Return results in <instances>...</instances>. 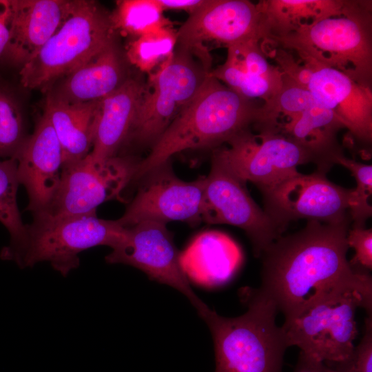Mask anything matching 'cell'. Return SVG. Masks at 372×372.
Segmentation results:
<instances>
[{
    "label": "cell",
    "instance_id": "30bf717a",
    "mask_svg": "<svg viewBox=\"0 0 372 372\" xmlns=\"http://www.w3.org/2000/svg\"><path fill=\"white\" fill-rule=\"evenodd\" d=\"M212 154L223 161L242 181L255 184L261 192L296 174L298 167L313 163L311 156L280 133L254 134L245 130Z\"/></svg>",
    "mask_w": 372,
    "mask_h": 372
},
{
    "label": "cell",
    "instance_id": "52a82bcc",
    "mask_svg": "<svg viewBox=\"0 0 372 372\" xmlns=\"http://www.w3.org/2000/svg\"><path fill=\"white\" fill-rule=\"evenodd\" d=\"M125 230L116 220L102 219L96 214L34 215L32 223L27 225L25 244L14 262L21 268L48 262L65 276L79 266L80 253L96 246L112 249Z\"/></svg>",
    "mask_w": 372,
    "mask_h": 372
},
{
    "label": "cell",
    "instance_id": "f546056e",
    "mask_svg": "<svg viewBox=\"0 0 372 372\" xmlns=\"http://www.w3.org/2000/svg\"><path fill=\"white\" fill-rule=\"evenodd\" d=\"M336 164L349 170L356 182L355 187L350 189L348 198L352 227H365L366 221L372 216L369 200L372 194V166L349 159L344 155L337 158Z\"/></svg>",
    "mask_w": 372,
    "mask_h": 372
},
{
    "label": "cell",
    "instance_id": "f1b7e54d",
    "mask_svg": "<svg viewBox=\"0 0 372 372\" xmlns=\"http://www.w3.org/2000/svg\"><path fill=\"white\" fill-rule=\"evenodd\" d=\"M28 136L19 98L8 85L0 83V160L14 158Z\"/></svg>",
    "mask_w": 372,
    "mask_h": 372
},
{
    "label": "cell",
    "instance_id": "5b68a950",
    "mask_svg": "<svg viewBox=\"0 0 372 372\" xmlns=\"http://www.w3.org/2000/svg\"><path fill=\"white\" fill-rule=\"evenodd\" d=\"M116 35L110 12L99 3L75 0L63 23L19 70L21 84L46 93L56 81L89 61Z\"/></svg>",
    "mask_w": 372,
    "mask_h": 372
},
{
    "label": "cell",
    "instance_id": "ac0fdd59",
    "mask_svg": "<svg viewBox=\"0 0 372 372\" xmlns=\"http://www.w3.org/2000/svg\"><path fill=\"white\" fill-rule=\"evenodd\" d=\"M75 0H11L10 39L0 64L19 70L54 34Z\"/></svg>",
    "mask_w": 372,
    "mask_h": 372
},
{
    "label": "cell",
    "instance_id": "5bb4252c",
    "mask_svg": "<svg viewBox=\"0 0 372 372\" xmlns=\"http://www.w3.org/2000/svg\"><path fill=\"white\" fill-rule=\"evenodd\" d=\"M105 260L136 267L151 280L176 289L188 298L198 314L208 307L192 289L180 266V251L165 224L143 221L125 227L122 238Z\"/></svg>",
    "mask_w": 372,
    "mask_h": 372
},
{
    "label": "cell",
    "instance_id": "4dcf8cb0",
    "mask_svg": "<svg viewBox=\"0 0 372 372\" xmlns=\"http://www.w3.org/2000/svg\"><path fill=\"white\" fill-rule=\"evenodd\" d=\"M324 363L335 372H372V316L365 318L362 339L347 358Z\"/></svg>",
    "mask_w": 372,
    "mask_h": 372
},
{
    "label": "cell",
    "instance_id": "ffe728a7",
    "mask_svg": "<svg viewBox=\"0 0 372 372\" xmlns=\"http://www.w3.org/2000/svg\"><path fill=\"white\" fill-rule=\"evenodd\" d=\"M127 63L115 38L86 63L56 81L46 96L70 104L101 100L131 76Z\"/></svg>",
    "mask_w": 372,
    "mask_h": 372
},
{
    "label": "cell",
    "instance_id": "9a60e30c",
    "mask_svg": "<svg viewBox=\"0 0 372 372\" xmlns=\"http://www.w3.org/2000/svg\"><path fill=\"white\" fill-rule=\"evenodd\" d=\"M261 16L247 0H205L177 30V45L211 60L207 43L226 47L240 41L261 40Z\"/></svg>",
    "mask_w": 372,
    "mask_h": 372
},
{
    "label": "cell",
    "instance_id": "7c38bea8",
    "mask_svg": "<svg viewBox=\"0 0 372 372\" xmlns=\"http://www.w3.org/2000/svg\"><path fill=\"white\" fill-rule=\"evenodd\" d=\"M349 191L330 181L324 173L298 172L262 192L263 210L281 234L298 219L338 223L350 218Z\"/></svg>",
    "mask_w": 372,
    "mask_h": 372
},
{
    "label": "cell",
    "instance_id": "7a4b0ae2",
    "mask_svg": "<svg viewBox=\"0 0 372 372\" xmlns=\"http://www.w3.org/2000/svg\"><path fill=\"white\" fill-rule=\"evenodd\" d=\"M261 105L238 95L209 74L202 86L138 161L132 185L147 172L185 150L226 144L259 119Z\"/></svg>",
    "mask_w": 372,
    "mask_h": 372
},
{
    "label": "cell",
    "instance_id": "3957f363",
    "mask_svg": "<svg viewBox=\"0 0 372 372\" xmlns=\"http://www.w3.org/2000/svg\"><path fill=\"white\" fill-rule=\"evenodd\" d=\"M239 293L247 307L243 314L224 317L208 307L199 315L212 335L215 372H283L289 346L285 330L276 324L277 309L253 288H242Z\"/></svg>",
    "mask_w": 372,
    "mask_h": 372
},
{
    "label": "cell",
    "instance_id": "9c48e42d",
    "mask_svg": "<svg viewBox=\"0 0 372 372\" xmlns=\"http://www.w3.org/2000/svg\"><path fill=\"white\" fill-rule=\"evenodd\" d=\"M141 158L117 156L103 162L83 160L63 167L58 189L47 210L39 214L68 216L96 214L101 204L123 200ZM38 215V214H36Z\"/></svg>",
    "mask_w": 372,
    "mask_h": 372
},
{
    "label": "cell",
    "instance_id": "d4e9b609",
    "mask_svg": "<svg viewBox=\"0 0 372 372\" xmlns=\"http://www.w3.org/2000/svg\"><path fill=\"white\" fill-rule=\"evenodd\" d=\"M349 0H262L256 3L261 16V41L291 34L324 18L342 14Z\"/></svg>",
    "mask_w": 372,
    "mask_h": 372
},
{
    "label": "cell",
    "instance_id": "e0dca14e",
    "mask_svg": "<svg viewBox=\"0 0 372 372\" xmlns=\"http://www.w3.org/2000/svg\"><path fill=\"white\" fill-rule=\"evenodd\" d=\"M14 158L19 183L28 196L26 210L32 216L45 212L60 183L63 156L58 138L44 111Z\"/></svg>",
    "mask_w": 372,
    "mask_h": 372
},
{
    "label": "cell",
    "instance_id": "2e32d148",
    "mask_svg": "<svg viewBox=\"0 0 372 372\" xmlns=\"http://www.w3.org/2000/svg\"><path fill=\"white\" fill-rule=\"evenodd\" d=\"M309 68L307 89L331 110L351 136L368 145L372 141V90L344 73L311 58L300 57Z\"/></svg>",
    "mask_w": 372,
    "mask_h": 372
},
{
    "label": "cell",
    "instance_id": "277c9868",
    "mask_svg": "<svg viewBox=\"0 0 372 372\" xmlns=\"http://www.w3.org/2000/svg\"><path fill=\"white\" fill-rule=\"evenodd\" d=\"M371 1L350 0L345 11L266 42L333 68L371 88Z\"/></svg>",
    "mask_w": 372,
    "mask_h": 372
},
{
    "label": "cell",
    "instance_id": "4fadbf2b",
    "mask_svg": "<svg viewBox=\"0 0 372 372\" xmlns=\"http://www.w3.org/2000/svg\"><path fill=\"white\" fill-rule=\"evenodd\" d=\"M246 184L212 154L210 172L205 176L203 221L242 229L252 244L254 256L260 257L282 234L251 197Z\"/></svg>",
    "mask_w": 372,
    "mask_h": 372
},
{
    "label": "cell",
    "instance_id": "6da1fadb",
    "mask_svg": "<svg viewBox=\"0 0 372 372\" xmlns=\"http://www.w3.org/2000/svg\"><path fill=\"white\" fill-rule=\"evenodd\" d=\"M351 218L338 223L307 220L304 228L280 236L261 254V284L253 288L271 302L287 324L330 294L345 291L372 298L369 271L347 260Z\"/></svg>",
    "mask_w": 372,
    "mask_h": 372
},
{
    "label": "cell",
    "instance_id": "ba28073f",
    "mask_svg": "<svg viewBox=\"0 0 372 372\" xmlns=\"http://www.w3.org/2000/svg\"><path fill=\"white\" fill-rule=\"evenodd\" d=\"M358 308L372 316V298L345 291L320 299L282 326L289 347L296 346L323 362L344 360L353 351L358 335L355 320Z\"/></svg>",
    "mask_w": 372,
    "mask_h": 372
},
{
    "label": "cell",
    "instance_id": "484cf974",
    "mask_svg": "<svg viewBox=\"0 0 372 372\" xmlns=\"http://www.w3.org/2000/svg\"><path fill=\"white\" fill-rule=\"evenodd\" d=\"M19 185L17 160H0V222L10 238L9 245L1 249L0 257L11 261H14L22 249L27 234V225L23 224L17 205Z\"/></svg>",
    "mask_w": 372,
    "mask_h": 372
},
{
    "label": "cell",
    "instance_id": "4316f807",
    "mask_svg": "<svg viewBox=\"0 0 372 372\" xmlns=\"http://www.w3.org/2000/svg\"><path fill=\"white\" fill-rule=\"evenodd\" d=\"M163 13L158 0H120L110 12V19L116 34L134 39L172 25Z\"/></svg>",
    "mask_w": 372,
    "mask_h": 372
},
{
    "label": "cell",
    "instance_id": "e575fe53",
    "mask_svg": "<svg viewBox=\"0 0 372 372\" xmlns=\"http://www.w3.org/2000/svg\"><path fill=\"white\" fill-rule=\"evenodd\" d=\"M164 10L185 11L189 15L195 12L205 2V0H158Z\"/></svg>",
    "mask_w": 372,
    "mask_h": 372
},
{
    "label": "cell",
    "instance_id": "8992f818",
    "mask_svg": "<svg viewBox=\"0 0 372 372\" xmlns=\"http://www.w3.org/2000/svg\"><path fill=\"white\" fill-rule=\"evenodd\" d=\"M211 65L176 45L173 54L148 74L145 90L123 148L149 147L198 92Z\"/></svg>",
    "mask_w": 372,
    "mask_h": 372
},
{
    "label": "cell",
    "instance_id": "83f0119b",
    "mask_svg": "<svg viewBox=\"0 0 372 372\" xmlns=\"http://www.w3.org/2000/svg\"><path fill=\"white\" fill-rule=\"evenodd\" d=\"M177 41V30L173 25H167L132 39L125 48V56L128 63L149 74L173 54Z\"/></svg>",
    "mask_w": 372,
    "mask_h": 372
},
{
    "label": "cell",
    "instance_id": "d6986e66",
    "mask_svg": "<svg viewBox=\"0 0 372 372\" xmlns=\"http://www.w3.org/2000/svg\"><path fill=\"white\" fill-rule=\"evenodd\" d=\"M223 64L209 74L240 96L263 103L273 101L282 85V73L269 63L259 38H250L227 47Z\"/></svg>",
    "mask_w": 372,
    "mask_h": 372
},
{
    "label": "cell",
    "instance_id": "603a6c76",
    "mask_svg": "<svg viewBox=\"0 0 372 372\" xmlns=\"http://www.w3.org/2000/svg\"><path fill=\"white\" fill-rule=\"evenodd\" d=\"M276 127V132L305 149L312 157L317 171L327 174L342 155L337 134L344 128L339 118L317 101Z\"/></svg>",
    "mask_w": 372,
    "mask_h": 372
},
{
    "label": "cell",
    "instance_id": "7402d4cb",
    "mask_svg": "<svg viewBox=\"0 0 372 372\" xmlns=\"http://www.w3.org/2000/svg\"><path fill=\"white\" fill-rule=\"evenodd\" d=\"M242 258L237 243L217 231L201 233L180 252V266L188 280L207 288L230 280Z\"/></svg>",
    "mask_w": 372,
    "mask_h": 372
},
{
    "label": "cell",
    "instance_id": "d6a6232c",
    "mask_svg": "<svg viewBox=\"0 0 372 372\" xmlns=\"http://www.w3.org/2000/svg\"><path fill=\"white\" fill-rule=\"evenodd\" d=\"M11 18V0H0V61L9 41Z\"/></svg>",
    "mask_w": 372,
    "mask_h": 372
},
{
    "label": "cell",
    "instance_id": "8fae6325",
    "mask_svg": "<svg viewBox=\"0 0 372 372\" xmlns=\"http://www.w3.org/2000/svg\"><path fill=\"white\" fill-rule=\"evenodd\" d=\"M136 184L135 196L116 220L122 227L143 221L165 225L183 221L192 225L203 221L205 176L193 181L181 180L169 160L147 172Z\"/></svg>",
    "mask_w": 372,
    "mask_h": 372
},
{
    "label": "cell",
    "instance_id": "cb8c5ba5",
    "mask_svg": "<svg viewBox=\"0 0 372 372\" xmlns=\"http://www.w3.org/2000/svg\"><path fill=\"white\" fill-rule=\"evenodd\" d=\"M100 100L70 104L46 96V113L59 141L63 167L85 158L92 151Z\"/></svg>",
    "mask_w": 372,
    "mask_h": 372
},
{
    "label": "cell",
    "instance_id": "44dd1931",
    "mask_svg": "<svg viewBox=\"0 0 372 372\" xmlns=\"http://www.w3.org/2000/svg\"><path fill=\"white\" fill-rule=\"evenodd\" d=\"M145 90V81L132 75L100 100L93 147L88 156L103 162L119 156Z\"/></svg>",
    "mask_w": 372,
    "mask_h": 372
},
{
    "label": "cell",
    "instance_id": "1f68e13d",
    "mask_svg": "<svg viewBox=\"0 0 372 372\" xmlns=\"http://www.w3.org/2000/svg\"><path fill=\"white\" fill-rule=\"evenodd\" d=\"M349 247L355 250L353 258L349 262L355 267L366 271L372 269V230L365 227H352L347 234Z\"/></svg>",
    "mask_w": 372,
    "mask_h": 372
},
{
    "label": "cell",
    "instance_id": "836d02e7",
    "mask_svg": "<svg viewBox=\"0 0 372 372\" xmlns=\"http://www.w3.org/2000/svg\"><path fill=\"white\" fill-rule=\"evenodd\" d=\"M292 372H335L324 362L300 351L297 362Z\"/></svg>",
    "mask_w": 372,
    "mask_h": 372
}]
</instances>
